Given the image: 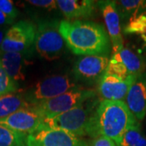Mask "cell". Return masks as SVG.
Segmentation results:
<instances>
[{
    "instance_id": "10",
    "label": "cell",
    "mask_w": 146,
    "mask_h": 146,
    "mask_svg": "<svg viewBox=\"0 0 146 146\" xmlns=\"http://www.w3.org/2000/svg\"><path fill=\"white\" fill-rule=\"evenodd\" d=\"M26 146H88L78 136L67 131L44 128L28 135Z\"/></svg>"
},
{
    "instance_id": "26",
    "label": "cell",
    "mask_w": 146,
    "mask_h": 146,
    "mask_svg": "<svg viewBox=\"0 0 146 146\" xmlns=\"http://www.w3.org/2000/svg\"><path fill=\"white\" fill-rule=\"evenodd\" d=\"M91 146H116V144L111 139L106 136H102L94 138Z\"/></svg>"
},
{
    "instance_id": "4",
    "label": "cell",
    "mask_w": 146,
    "mask_h": 146,
    "mask_svg": "<svg viewBox=\"0 0 146 146\" xmlns=\"http://www.w3.org/2000/svg\"><path fill=\"white\" fill-rule=\"evenodd\" d=\"M58 26V21L51 20L41 21L36 27L35 48L41 57L49 61L60 57L66 44Z\"/></svg>"
},
{
    "instance_id": "9",
    "label": "cell",
    "mask_w": 146,
    "mask_h": 146,
    "mask_svg": "<svg viewBox=\"0 0 146 146\" xmlns=\"http://www.w3.org/2000/svg\"><path fill=\"white\" fill-rule=\"evenodd\" d=\"M110 59L106 55H84L76 60L73 73L77 80L87 84L98 82L106 71Z\"/></svg>"
},
{
    "instance_id": "16",
    "label": "cell",
    "mask_w": 146,
    "mask_h": 146,
    "mask_svg": "<svg viewBox=\"0 0 146 146\" xmlns=\"http://www.w3.org/2000/svg\"><path fill=\"white\" fill-rule=\"evenodd\" d=\"M111 58L123 63L131 76L136 77L145 72V59L128 48H123L119 52L114 54Z\"/></svg>"
},
{
    "instance_id": "6",
    "label": "cell",
    "mask_w": 146,
    "mask_h": 146,
    "mask_svg": "<svg viewBox=\"0 0 146 146\" xmlns=\"http://www.w3.org/2000/svg\"><path fill=\"white\" fill-rule=\"evenodd\" d=\"M75 87L76 84L68 76L55 75L48 76L36 83L25 96L30 106H36L65 94Z\"/></svg>"
},
{
    "instance_id": "3",
    "label": "cell",
    "mask_w": 146,
    "mask_h": 146,
    "mask_svg": "<svg viewBox=\"0 0 146 146\" xmlns=\"http://www.w3.org/2000/svg\"><path fill=\"white\" fill-rule=\"evenodd\" d=\"M100 102V98L97 97L86 100L63 114L46 119L40 130L50 128L64 131L76 136H87L90 123Z\"/></svg>"
},
{
    "instance_id": "25",
    "label": "cell",
    "mask_w": 146,
    "mask_h": 146,
    "mask_svg": "<svg viewBox=\"0 0 146 146\" xmlns=\"http://www.w3.org/2000/svg\"><path fill=\"white\" fill-rule=\"evenodd\" d=\"M27 2L33 6L46 8L50 11L56 9L57 7L56 1H54V0H29Z\"/></svg>"
},
{
    "instance_id": "11",
    "label": "cell",
    "mask_w": 146,
    "mask_h": 146,
    "mask_svg": "<svg viewBox=\"0 0 146 146\" xmlns=\"http://www.w3.org/2000/svg\"><path fill=\"white\" fill-rule=\"evenodd\" d=\"M135 77L129 76L125 80L104 74L98 82L97 94L101 101L125 102L131 84Z\"/></svg>"
},
{
    "instance_id": "8",
    "label": "cell",
    "mask_w": 146,
    "mask_h": 146,
    "mask_svg": "<svg viewBox=\"0 0 146 146\" xmlns=\"http://www.w3.org/2000/svg\"><path fill=\"white\" fill-rule=\"evenodd\" d=\"M44 121V117L36 106H31L20 110L10 116L1 119L0 124L28 136L40 130Z\"/></svg>"
},
{
    "instance_id": "29",
    "label": "cell",
    "mask_w": 146,
    "mask_h": 146,
    "mask_svg": "<svg viewBox=\"0 0 146 146\" xmlns=\"http://www.w3.org/2000/svg\"><path fill=\"white\" fill-rule=\"evenodd\" d=\"M142 39H143V46H142V50L146 52V35H142L141 36Z\"/></svg>"
},
{
    "instance_id": "15",
    "label": "cell",
    "mask_w": 146,
    "mask_h": 146,
    "mask_svg": "<svg viewBox=\"0 0 146 146\" xmlns=\"http://www.w3.org/2000/svg\"><path fill=\"white\" fill-rule=\"evenodd\" d=\"M26 54L16 52H1L0 62L7 73L15 82L23 81L25 79L23 72Z\"/></svg>"
},
{
    "instance_id": "2",
    "label": "cell",
    "mask_w": 146,
    "mask_h": 146,
    "mask_svg": "<svg viewBox=\"0 0 146 146\" xmlns=\"http://www.w3.org/2000/svg\"><path fill=\"white\" fill-rule=\"evenodd\" d=\"M137 122L139 121L124 102L101 101L90 123L87 136L94 138L106 136L118 146L126 131Z\"/></svg>"
},
{
    "instance_id": "23",
    "label": "cell",
    "mask_w": 146,
    "mask_h": 146,
    "mask_svg": "<svg viewBox=\"0 0 146 146\" xmlns=\"http://www.w3.org/2000/svg\"><path fill=\"white\" fill-rule=\"evenodd\" d=\"M105 74L115 76L119 77L123 80H125L127 77L131 76L126 67L123 65V63L118 61V60H115L114 58L110 59L109 64H108V67L106 68Z\"/></svg>"
},
{
    "instance_id": "7",
    "label": "cell",
    "mask_w": 146,
    "mask_h": 146,
    "mask_svg": "<svg viewBox=\"0 0 146 146\" xmlns=\"http://www.w3.org/2000/svg\"><path fill=\"white\" fill-rule=\"evenodd\" d=\"M36 31V27L30 21H21L12 25L6 32L0 51L27 54L35 43Z\"/></svg>"
},
{
    "instance_id": "22",
    "label": "cell",
    "mask_w": 146,
    "mask_h": 146,
    "mask_svg": "<svg viewBox=\"0 0 146 146\" xmlns=\"http://www.w3.org/2000/svg\"><path fill=\"white\" fill-rule=\"evenodd\" d=\"M18 85L7 73L0 62V97L5 94L16 93Z\"/></svg>"
},
{
    "instance_id": "13",
    "label": "cell",
    "mask_w": 146,
    "mask_h": 146,
    "mask_svg": "<svg viewBox=\"0 0 146 146\" xmlns=\"http://www.w3.org/2000/svg\"><path fill=\"white\" fill-rule=\"evenodd\" d=\"M126 105L139 122L146 116V72L134 78L126 97Z\"/></svg>"
},
{
    "instance_id": "28",
    "label": "cell",
    "mask_w": 146,
    "mask_h": 146,
    "mask_svg": "<svg viewBox=\"0 0 146 146\" xmlns=\"http://www.w3.org/2000/svg\"><path fill=\"white\" fill-rule=\"evenodd\" d=\"M5 32L2 29H0V49H1V46H2V43H3V38H4V36H5Z\"/></svg>"
},
{
    "instance_id": "1",
    "label": "cell",
    "mask_w": 146,
    "mask_h": 146,
    "mask_svg": "<svg viewBox=\"0 0 146 146\" xmlns=\"http://www.w3.org/2000/svg\"><path fill=\"white\" fill-rule=\"evenodd\" d=\"M66 46L77 55H107L110 36L102 25L89 21H61L58 26Z\"/></svg>"
},
{
    "instance_id": "12",
    "label": "cell",
    "mask_w": 146,
    "mask_h": 146,
    "mask_svg": "<svg viewBox=\"0 0 146 146\" xmlns=\"http://www.w3.org/2000/svg\"><path fill=\"white\" fill-rule=\"evenodd\" d=\"M98 6L102 13L107 33L112 45L113 52H119L123 49V39L121 33L120 16L116 7L115 1H98Z\"/></svg>"
},
{
    "instance_id": "5",
    "label": "cell",
    "mask_w": 146,
    "mask_h": 146,
    "mask_svg": "<svg viewBox=\"0 0 146 146\" xmlns=\"http://www.w3.org/2000/svg\"><path fill=\"white\" fill-rule=\"evenodd\" d=\"M97 91L94 89L75 87L65 94L34 106L40 111L45 120L50 119L72 110L86 100L97 97Z\"/></svg>"
},
{
    "instance_id": "14",
    "label": "cell",
    "mask_w": 146,
    "mask_h": 146,
    "mask_svg": "<svg viewBox=\"0 0 146 146\" xmlns=\"http://www.w3.org/2000/svg\"><path fill=\"white\" fill-rule=\"evenodd\" d=\"M94 1L91 0H58L57 7L68 20L89 18L94 15Z\"/></svg>"
},
{
    "instance_id": "27",
    "label": "cell",
    "mask_w": 146,
    "mask_h": 146,
    "mask_svg": "<svg viewBox=\"0 0 146 146\" xmlns=\"http://www.w3.org/2000/svg\"><path fill=\"white\" fill-rule=\"evenodd\" d=\"M14 23V20L11 19L10 17L5 15L2 11H0V25H12Z\"/></svg>"
},
{
    "instance_id": "21",
    "label": "cell",
    "mask_w": 146,
    "mask_h": 146,
    "mask_svg": "<svg viewBox=\"0 0 146 146\" xmlns=\"http://www.w3.org/2000/svg\"><path fill=\"white\" fill-rule=\"evenodd\" d=\"M116 7L120 18L126 20L136 12L141 10L146 6V1L144 0H120L115 1Z\"/></svg>"
},
{
    "instance_id": "20",
    "label": "cell",
    "mask_w": 146,
    "mask_h": 146,
    "mask_svg": "<svg viewBox=\"0 0 146 146\" xmlns=\"http://www.w3.org/2000/svg\"><path fill=\"white\" fill-rule=\"evenodd\" d=\"M118 146H146V136L141 131L140 122L126 131Z\"/></svg>"
},
{
    "instance_id": "18",
    "label": "cell",
    "mask_w": 146,
    "mask_h": 146,
    "mask_svg": "<svg viewBox=\"0 0 146 146\" xmlns=\"http://www.w3.org/2000/svg\"><path fill=\"white\" fill-rule=\"evenodd\" d=\"M27 136L0 124V146H26Z\"/></svg>"
},
{
    "instance_id": "19",
    "label": "cell",
    "mask_w": 146,
    "mask_h": 146,
    "mask_svg": "<svg viewBox=\"0 0 146 146\" xmlns=\"http://www.w3.org/2000/svg\"><path fill=\"white\" fill-rule=\"evenodd\" d=\"M125 33L146 34V6L131 16L128 23L124 28Z\"/></svg>"
},
{
    "instance_id": "24",
    "label": "cell",
    "mask_w": 146,
    "mask_h": 146,
    "mask_svg": "<svg viewBox=\"0 0 146 146\" xmlns=\"http://www.w3.org/2000/svg\"><path fill=\"white\" fill-rule=\"evenodd\" d=\"M0 11L14 21L19 14L13 2L11 0H0Z\"/></svg>"
},
{
    "instance_id": "17",
    "label": "cell",
    "mask_w": 146,
    "mask_h": 146,
    "mask_svg": "<svg viewBox=\"0 0 146 146\" xmlns=\"http://www.w3.org/2000/svg\"><path fill=\"white\" fill-rule=\"evenodd\" d=\"M31 106L27 102L25 94L11 93L0 97V120L3 119L15 112Z\"/></svg>"
}]
</instances>
